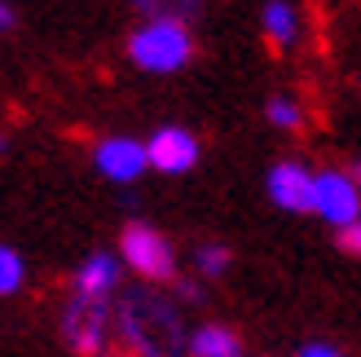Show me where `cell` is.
Wrapping results in <instances>:
<instances>
[{
    "label": "cell",
    "mask_w": 361,
    "mask_h": 357,
    "mask_svg": "<svg viewBox=\"0 0 361 357\" xmlns=\"http://www.w3.org/2000/svg\"><path fill=\"white\" fill-rule=\"evenodd\" d=\"M115 322H119L123 349H133L137 357H176L180 353V317L168 300H159L150 291L123 296Z\"/></svg>",
    "instance_id": "6da1fadb"
},
{
    "label": "cell",
    "mask_w": 361,
    "mask_h": 357,
    "mask_svg": "<svg viewBox=\"0 0 361 357\" xmlns=\"http://www.w3.org/2000/svg\"><path fill=\"white\" fill-rule=\"evenodd\" d=\"M128 58L141 71L154 75H172L194 58V35L190 23H172V18H146L133 35H128Z\"/></svg>",
    "instance_id": "7a4b0ae2"
},
{
    "label": "cell",
    "mask_w": 361,
    "mask_h": 357,
    "mask_svg": "<svg viewBox=\"0 0 361 357\" xmlns=\"http://www.w3.org/2000/svg\"><path fill=\"white\" fill-rule=\"evenodd\" d=\"M119 260L128 265L137 278H146V282H172L176 278V252H172V243L159 234L154 225H146V221L123 225V234H119Z\"/></svg>",
    "instance_id": "3957f363"
},
{
    "label": "cell",
    "mask_w": 361,
    "mask_h": 357,
    "mask_svg": "<svg viewBox=\"0 0 361 357\" xmlns=\"http://www.w3.org/2000/svg\"><path fill=\"white\" fill-rule=\"evenodd\" d=\"M106 335H111V309L84 296L71 300L62 313V340L80 357H106Z\"/></svg>",
    "instance_id": "277c9868"
},
{
    "label": "cell",
    "mask_w": 361,
    "mask_h": 357,
    "mask_svg": "<svg viewBox=\"0 0 361 357\" xmlns=\"http://www.w3.org/2000/svg\"><path fill=\"white\" fill-rule=\"evenodd\" d=\"M313 212L322 221H331L335 229L361 221V186L339 168H322L313 186Z\"/></svg>",
    "instance_id": "5b68a950"
},
{
    "label": "cell",
    "mask_w": 361,
    "mask_h": 357,
    "mask_svg": "<svg viewBox=\"0 0 361 357\" xmlns=\"http://www.w3.org/2000/svg\"><path fill=\"white\" fill-rule=\"evenodd\" d=\"M313 186L317 172H309L300 159H282L269 168V199L282 212H313Z\"/></svg>",
    "instance_id": "8992f818"
},
{
    "label": "cell",
    "mask_w": 361,
    "mask_h": 357,
    "mask_svg": "<svg viewBox=\"0 0 361 357\" xmlns=\"http://www.w3.org/2000/svg\"><path fill=\"white\" fill-rule=\"evenodd\" d=\"M93 159H97V172L106 176V181H119V186L137 181V176L150 168V150L141 146V141H133V137H106V141H97Z\"/></svg>",
    "instance_id": "52a82bcc"
},
{
    "label": "cell",
    "mask_w": 361,
    "mask_h": 357,
    "mask_svg": "<svg viewBox=\"0 0 361 357\" xmlns=\"http://www.w3.org/2000/svg\"><path fill=\"white\" fill-rule=\"evenodd\" d=\"M146 150H150V168L168 176H180L198 164V137L190 128H159L146 141Z\"/></svg>",
    "instance_id": "ba28073f"
},
{
    "label": "cell",
    "mask_w": 361,
    "mask_h": 357,
    "mask_svg": "<svg viewBox=\"0 0 361 357\" xmlns=\"http://www.w3.org/2000/svg\"><path fill=\"white\" fill-rule=\"evenodd\" d=\"M119 287V260L111 252H93L80 270H75V296L84 300H97V305H106L111 300V291Z\"/></svg>",
    "instance_id": "9c48e42d"
},
{
    "label": "cell",
    "mask_w": 361,
    "mask_h": 357,
    "mask_svg": "<svg viewBox=\"0 0 361 357\" xmlns=\"http://www.w3.org/2000/svg\"><path fill=\"white\" fill-rule=\"evenodd\" d=\"M185 353L190 357H243V340H238V331H233V327L207 322V327H198L190 335Z\"/></svg>",
    "instance_id": "30bf717a"
},
{
    "label": "cell",
    "mask_w": 361,
    "mask_h": 357,
    "mask_svg": "<svg viewBox=\"0 0 361 357\" xmlns=\"http://www.w3.org/2000/svg\"><path fill=\"white\" fill-rule=\"evenodd\" d=\"M264 35L278 49H286L300 35V13L286 5V0H269V5H264Z\"/></svg>",
    "instance_id": "8fae6325"
},
{
    "label": "cell",
    "mask_w": 361,
    "mask_h": 357,
    "mask_svg": "<svg viewBox=\"0 0 361 357\" xmlns=\"http://www.w3.org/2000/svg\"><path fill=\"white\" fill-rule=\"evenodd\" d=\"M133 5H137V9H146L150 18H172V23H190L203 0H133Z\"/></svg>",
    "instance_id": "7c38bea8"
},
{
    "label": "cell",
    "mask_w": 361,
    "mask_h": 357,
    "mask_svg": "<svg viewBox=\"0 0 361 357\" xmlns=\"http://www.w3.org/2000/svg\"><path fill=\"white\" fill-rule=\"evenodd\" d=\"M23 278H27V265L23 256L13 252V247L0 243V296H13L18 287H23Z\"/></svg>",
    "instance_id": "4fadbf2b"
},
{
    "label": "cell",
    "mask_w": 361,
    "mask_h": 357,
    "mask_svg": "<svg viewBox=\"0 0 361 357\" xmlns=\"http://www.w3.org/2000/svg\"><path fill=\"white\" fill-rule=\"evenodd\" d=\"M264 115H269V123H278V128H300L304 123V111H300V102L295 97H269V106H264Z\"/></svg>",
    "instance_id": "5bb4252c"
},
{
    "label": "cell",
    "mask_w": 361,
    "mask_h": 357,
    "mask_svg": "<svg viewBox=\"0 0 361 357\" xmlns=\"http://www.w3.org/2000/svg\"><path fill=\"white\" fill-rule=\"evenodd\" d=\"M194 265H198V274H203V278H221L229 270V252H225L221 243H203L194 252Z\"/></svg>",
    "instance_id": "9a60e30c"
},
{
    "label": "cell",
    "mask_w": 361,
    "mask_h": 357,
    "mask_svg": "<svg viewBox=\"0 0 361 357\" xmlns=\"http://www.w3.org/2000/svg\"><path fill=\"white\" fill-rule=\"evenodd\" d=\"M339 252L361 256V221H353V225H344V229H339Z\"/></svg>",
    "instance_id": "2e32d148"
},
{
    "label": "cell",
    "mask_w": 361,
    "mask_h": 357,
    "mask_svg": "<svg viewBox=\"0 0 361 357\" xmlns=\"http://www.w3.org/2000/svg\"><path fill=\"white\" fill-rule=\"evenodd\" d=\"M300 357H344V353H339L335 344H304Z\"/></svg>",
    "instance_id": "e0dca14e"
},
{
    "label": "cell",
    "mask_w": 361,
    "mask_h": 357,
    "mask_svg": "<svg viewBox=\"0 0 361 357\" xmlns=\"http://www.w3.org/2000/svg\"><path fill=\"white\" fill-rule=\"evenodd\" d=\"M176 296H185V300H203V287H198V282H180V287H176Z\"/></svg>",
    "instance_id": "ac0fdd59"
},
{
    "label": "cell",
    "mask_w": 361,
    "mask_h": 357,
    "mask_svg": "<svg viewBox=\"0 0 361 357\" xmlns=\"http://www.w3.org/2000/svg\"><path fill=\"white\" fill-rule=\"evenodd\" d=\"M13 23V13H9V5H5V0H0V31H5Z\"/></svg>",
    "instance_id": "d6986e66"
},
{
    "label": "cell",
    "mask_w": 361,
    "mask_h": 357,
    "mask_svg": "<svg viewBox=\"0 0 361 357\" xmlns=\"http://www.w3.org/2000/svg\"><path fill=\"white\" fill-rule=\"evenodd\" d=\"M106 357H137L133 349H115V353H106Z\"/></svg>",
    "instance_id": "ffe728a7"
},
{
    "label": "cell",
    "mask_w": 361,
    "mask_h": 357,
    "mask_svg": "<svg viewBox=\"0 0 361 357\" xmlns=\"http://www.w3.org/2000/svg\"><path fill=\"white\" fill-rule=\"evenodd\" d=\"M353 181L361 186V159H357V164H353Z\"/></svg>",
    "instance_id": "44dd1931"
},
{
    "label": "cell",
    "mask_w": 361,
    "mask_h": 357,
    "mask_svg": "<svg viewBox=\"0 0 361 357\" xmlns=\"http://www.w3.org/2000/svg\"><path fill=\"white\" fill-rule=\"evenodd\" d=\"M0 155H5V137H0Z\"/></svg>",
    "instance_id": "7402d4cb"
}]
</instances>
